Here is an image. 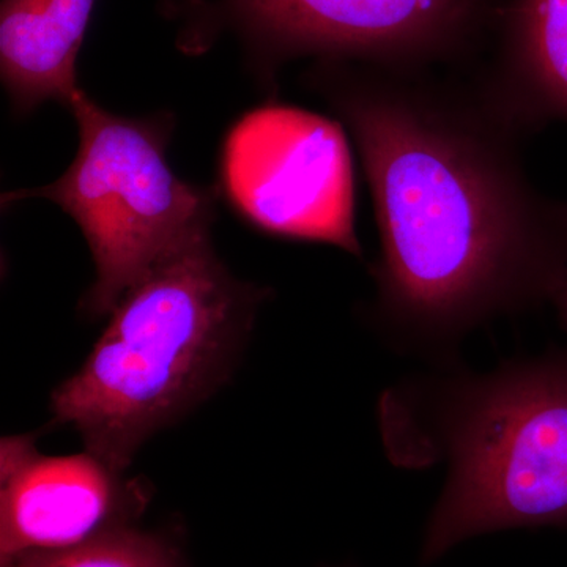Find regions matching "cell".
Masks as SVG:
<instances>
[{
	"label": "cell",
	"mask_w": 567,
	"mask_h": 567,
	"mask_svg": "<svg viewBox=\"0 0 567 567\" xmlns=\"http://www.w3.org/2000/svg\"><path fill=\"white\" fill-rule=\"evenodd\" d=\"M66 107L80 128L69 171L51 185L6 194L2 203L43 197L78 223L96 271L84 308L100 317L153 264L210 229L212 197L167 166V125L112 114L82 89Z\"/></svg>",
	"instance_id": "4"
},
{
	"label": "cell",
	"mask_w": 567,
	"mask_h": 567,
	"mask_svg": "<svg viewBox=\"0 0 567 567\" xmlns=\"http://www.w3.org/2000/svg\"><path fill=\"white\" fill-rule=\"evenodd\" d=\"M221 181L234 207L265 233L363 254L352 158L338 122L282 104L248 112L224 141Z\"/></svg>",
	"instance_id": "5"
},
{
	"label": "cell",
	"mask_w": 567,
	"mask_h": 567,
	"mask_svg": "<svg viewBox=\"0 0 567 567\" xmlns=\"http://www.w3.org/2000/svg\"><path fill=\"white\" fill-rule=\"evenodd\" d=\"M7 567H183L169 539L128 527L63 550L32 551Z\"/></svg>",
	"instance_id": "10"
},
{
	"label": "cell",
	"mask_w": 567,
	"mask_h": 567,
	"mask_svg": "<svg viewBox=\"0 0 567 567\" xmlns=\"http://www.w3.org/2000/svg\"><path fill=\"white\" fill-rule=\"evenodd\" d=\"M550 303H554L555 308H557L559 320L567 328V274L563 282L559 284L557 292H555L554 298H551Z\"/></svg>",
	"instance_id": "11"
},
{
	"label": "cell",
	"mask_w": 567,
	"mask_h": 567,
	"mask_svg": "<svg viewBox=\"0 0 567 567\" xmlns=\"http://www.w3.org/2000/svg\"><path fill=\"white\" fill-rule=\"evenodd\" d=\"M379 224L372 319L404 352L450 360L470 331L551 301L567 274V204L525 174L524 133L480 81L324 62Z\"/></svg>",
	"instance_id": "1"
},
{
	"label": "cell",
	"mask_w": 567,
	"mask_h": 567,
	"mask_svg": "<svg viewBox=\"0 0 567 567\" xmlns=\"http://www.w3.org/2000/svg\"><path fill=\"white\" fill-rule=\"evenodd\" d=\"M268 65L303 55L429 70L472 52L495 24L496 0H224Z\"/></svg>",
	"instance_id": "6"
},
{
	"label": "cell",
	"mask_w": 567,
	"mask_h": 567,
	"mask_svg": "<svg viewBox=\"0 0 567 567\" xmlns=\"http://www.w3.org/2000/svg\"><path fill=\"white\" fill-rule=\"evenodd\" d=\"M95 0H2L0 69L14 107L69 104L80 91L78 54Z\"/></svg>",
	"instance_id": "9"
},
{
	"label": "cell",
	"mask_w": 567,
	"mask_h": 567,
	"mask_svg": "<svg viewBox=\"0 0 567 567\" xmlns=\"http://www.w3.org/2000/svg\"><path fill=\"white\" fill-rule=\"evenodd\" d=\"M84 453L50 457L29 439L2 445L0 566L32 551L63 550L132 527L147 507L142 481Z\"/></svg>",
	"instance_id": "7"
},
{
	"label": "cell",
	"mask_w": 567,
	"mask_h": 567,
	"mask_svg": "<svg viewBox=\"0 0 567 567\" xmlns=\"http://www.w3.org/2000/svg\"><path fill=\"white\" fill-rule=\"evenodd\" d=\"M259 293L219 262L208 230L123 293L85 363L52 394V416L123 472L148 436L218 385Z\"/></svg>",
	"instance_id": "3"
},
{
	"label": "cell",
	"mask_w": 567,
	"mask_h": 567,
	"mask_svg": "<svg viewBox=\"0 0 567 567\" xmlns=\"http://www.w3.org/2000/svg\"><path fill=\"white\" fill-rule=\"evenodd\" d=\"M498 48L480 84L522 133L567 122V0H505Z\"/></svg>",
	"instance_id": "8"
},
{
	"label": "cell",
	"mask_w": 567,
	"mask_h": 567,
	"mask_svg": "<svg viewBox=\"0 0 567 567\" xmlns=\"http://www.w3.org/2000/svg\"><path fill=\"white\" fill-rule=\"evenodd\" d=\"M380 415L398 464L447 465L424 565L483 533L567 527V353L424 377L385 394Z\"/></svg>",
	"instance_id": "2"
}]
</instances>
